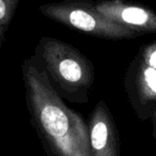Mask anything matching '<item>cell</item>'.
I'll return each instance as SVG.
<instances>
[{"label":"cell","instance_id":"6da1fadb","mask_svg":"<svg viewBox=\"0 0 156 156\" xmlns=\"http://www.w3.org/2000/svg\"><path fill=\"white\" fill-rule=\"evenodd\" d=\"M22 75L30 123L47 156H92L88 124L52 89L33 55Z\"/></svg>","mask_w":156,"mask_h":156},{"label":"cell","instance_id":"7a4b0ae2","mask_svg":"<svg viewBox=\"0 0 156 156\" xmlns=\"http://www.w3.org/2000/svg\"><path fill=\"white\" fill-rule=\"evenodd\" d=\"M33 56L47 80L62 100L87 104L95 81L93 63L72 44L51 37H42Z\"/></svg>","mask_w":156,"mask_h":156},{"label":"cell","instance_id":"3957f363","mask_svg":"<svg viewBox=\"0 0 156 156\" xmlns=\"http://www.w3.org/2000/svg\"><path fill=\"white\" fill-rule=\"evenodd\" d=\"M42 15L67 28L106 40H128L140 37L137 32L103 15L92 0H60L40 5Z\"/></svg>","mask_w":156,"mask_h":156},{"label":"cell","instance_id":"277c9868","mask_svg":"<svg viewBox=\"0 0 156 156\" xmlns=\"http://www.w3.org/2000/svg\"><path fill=\"white\" fill-rule=\"evenodd\" d=\"M124 86L137 115L150 119L156 109V69L135 57L126 72Z\"/></svg>","mask_w":156,"mask_h":156},{"label":"cell","instance_id":"5b68a950","mask_svg":"<svg viewBox=\"0 0 156 156\" xmlns=\"http://www.w3.org/2000/svg\"><path fill=\"white\" fill-rule=\"evenodd\" d=\"M94 5L110 20L139 35L156 33V13L140 3L128 0H98Z\"/></svg>","mask_w":156,"mask_h":156},{"label":"cell","instance_id":"8992f818","mask_svg":"<svg viewBox=\"0 0 156 156\" xmlns=\"http://www.w3.org/2000/svg\"><path fill=\"white\" fill-rule=\"evenodd\" d=\"M88 133L92 156H120L117 126L108 105L101 100L88 120Z\"/></svg>","mask_w":156,"mask_h":156},{"label":"cell","instance_id":"52a82bcc","mask_svg":"<svg viewBox=\"0 0 156 156\" xmlns=\"http://www.w3.org/2000/svg\"><path fill=\"white\" fill-rule=\"evenodd\" d=\"M20 0H0V48Z\"/></svg>","mask_w":156,"mask_h":156},{"label":"cell","instance_id":"ba28073f","mask_svg":"<svg viewBox=\"0 0 156 156\" xmlns=\"http://www.w3.org/2000/svg\"><path fill=\"white\" fill-rule=\"evenodd\" d=\"M149 120L151 121L152 126H153V136H154V138H155V140H156V109L151 113Z\"/></svg>","mask_w":156,"mask_h":156}]
</instances>
